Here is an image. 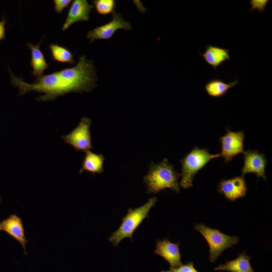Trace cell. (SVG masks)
<instances>
[{"label":"cell","mask_w":272,"mask_h":272,"mask_svg":"<svg viewBox=\"0 0 272 272\" xmlns=\"http://www.w3.org/2000/svg\"><path fill=\"white\" fill-rule=\"evenodd\" d=\"M92 121L87 117H83L78 125L70 133L62 135L63 141L78 151L86 152L93 149L91 143L90 126Z\"/></svg>","instance_id":"obj_5"},{"label":"cell","mask_w":272,"mask_h":272,"mask_svg":"<svg viewBox=\"0 0 272 272\" xmlns=\"http://www.w3.org/2000/svg\"><path fill=\"white\" fill-rule=\"evenodd\" d=\"M157 201V197L154 196L141 207L129 209L122 218L119 228L108 238L109 241L117 247L120 242L126 238H129L132 241L133 233L143 221L149 217V213Z\"/></svg>","instance_id":"obj_2"},{"label":"cell","mask_w":272,"mask_h":272,"mask_svg":"<svg viewBox=\"0 0 272 272\" xmlns=\"http://www.w3.org/2000/svg\"><path fill=\"white\" fill-rule=\"evenodd\" d=\"M119 29L130 30L132 26L128 21L123 19L121 14L114 11L110 21L88 31L86 37L90 44L97 39L109 40Z\"/></svg>","instance_id":"obj_6"},{"label":"cell","mask_w":272,"mask_h":272,"mask_svg":"<svg viewBox=\"0 0 272 272\" xmlns=\"http://www.w3.org/2000/svg\"><path fill=\"white\" fill-rule=\"evenodd\" d=\"M42 39L36 45L29 42L27 43V46L31 50V57L30 64L32 68V73L37 77L42 76L49 66L40 47Z\"/></svg>","instance_id":"obj_15"},{"label":"cell","mask_w":272,"mask_h":272,"mask_svg":"<svg viewBox=\"0 0 272 272\" xmlns=\"http://www.w3.org/2000/svg\"><path fill=\"white\" fill-rule=\"evenodd\" d=\"M0 231H4L18 241L25 254L26 246L28 241L26 238L25 229L21 218L16 214H11L8 218L0 222Z\"/></svg>","instance_id":"obj_11"},{"label":"cell","mask_w":272,"mask_h":272,"mask_svg":"<svg viewBox=\"0 0 272 272\" xmlns=\"http://www.w3.org/2000/svg\"><path fill=\"white\" fill-rule=\"evenodd\" d=\"M160 272H199L194 267V263L192 262L189 261L184 264H181L176 267H170L169 269L167 270H161Z\"/></svg>","instance_id":"obj_20"},{"label":"cell","mask_w":272,"mask_h":272,"mask_svg":"<svg viewBox=\"0 0 272 272\" xmlns=\"http://www.w3.org/2000/svg\"><path fill=\"white\" fill-rule=\"evenodd\" d=\"M48 47L53 60L70 64L75 62L73 53L66 47L53 43L50 44Z\"/></svg>","instance_id":"obj_18"},{"label":"cell","mask_w":272,"mask_h":272,"mask_svg":"<svg viewBox=\"0 0 272 272\" xmlns=\"http://www.w3.org/2000/svg\"><path fill=\"white\" fill-rule=\"evenodd\" d=\"M268 2V0H250L249 1V4L251 6L250 12L256 10L260 13H262L264 11Z\"/></svg>","instance_id":"obj_21"},{"label":"cell","mask_w":272,"mask_h":272,"mask_svg":"<svg viewBox=\"0 0 272 272\" xmlns=\"http://www.w3.org/2000/svg\"><path fill=\"white\" fill-rule=\"evenodd\" d=\"M220 157V154H211L207 149L194 147L183 159L181 164L180 186L187 189L193 186V180L195 175L211 160Z\"/></svg>","instance_id":"obj_3"},{"label":"cell","mask_w":272,"mask_h":272,"mask_svg":"<svg viewBox=\"0 0 272 272\" xmlns=\"http://www.w3.org/2000/svg\"><path fill=\"white\" fill-rule=\"evenodd\" d=\"M218 191L228 200L232 201L244 197L247 191L244 176L222 179L218 183Z\"/></svg>","instance_id":"obj_9"},{"label":"cell","mask_w":272,"mask_h":272,"mask_svg":"<svg viewBox=\"0 0 272 272\" xmlns=\"http://www.w3.org/2000/svg\"><path fill=\"white\" fill-rule=\"evenodd\" d=\"M239 81H234L227 83L219 79H213L209 80L205 86L207 94L214 98H221L225 96L228 91L238 84Z\"/></svg>","instance_id":"obj_17"},{"label":"cell","mask_w":272,"mask_h":272,"mask_svg":"<svg viewBox=\"0 0 272 272\" xmlns=\"http://www.w3.org/2000/svg\"><path fill=\"white\" fill-rule=\"evenodd\" d=\"M245 134L243 131H233L227 129V132L219 138L221 144L220 157L224 158L225 162H230L234 157L243 154Z\"/></svg>","instance_id":"obj_7"},{"label":"cell","mask_w":272,"mask_h":272,"mask_svg":"<svg viewBox=\"0 0 272 272\" xmlns=\"http://www.w3.org/2000/svg\"><path fill=\"white\" fill-rule=\"evenodd\" d=\"M250 256L245 251L239 254L233 260L228 261L216 267L215 270L229 272H255L250 264Z\"/></svg>","instance_id":"obj_14"},{"label":"cell","mask_w":272,"mask_h":272,"mask_svg":"<svg viewBox=\"0 0 272 272\" xmlns=\"http://www.w3.org/2000/svg\"><path fill=\"white\" fill-rule=\"evenodd\" d=\"M244 164L241 170L242 175L252 173L257 177L266 179L265 169L267 165V160L265 155L257 150H247L244 151Z\"/></svg>","instance_id":"obj_8"},{"label":"cell","mask_w":272,"mask_h":272,"mask_svg":"<svg viewBox=\"0 0 272 272\" xmlns=\"http://www.w3.org/2000/svg\"><path fill=\"white\" fill-rule=\"evenodd\" d=\"M71 2V0H54L53 4L55 11L57 13H61Z\"/></svg>","instance_id":"obj_22"},{"label":"cell","mask_w":272,"mask_h":272,"mask_svg":"<svg viewBox=\"0 0 272 272\" xmlns=\"http://www.w3.org/2000/svg\"><path fill=\"white\" fill-rule=\"evenodd\" d=\"M93 7V6L89 4L86 0L74 1L69 9L62 30H67L76 23L88 21Z\"/></svg>","instance_id":"obj_12"},{"label":"cell","mask_w":272,"mask_h":272,"mask_svg":"<svg viewBox=\"0 0 272 272\" xmlns=\"http://www.w3.org/2000/svg\"><path fill=\"white\" fill-rule=\"evenodd\" d=\"M179 245V242L173 243L167 238L158 239L156 241L154 253L163 257L170 267H176L182 264Z\"/></svg>","instance_id":"obj_10"},{"label":"cell","mask_w":272,"mask_h":272,"mask_svg":"<svg viewBox=\"0 0 272 272\" xmlns=\"http://www.w3.org/2000/svg\"><path fill=\"white\" fill-rule=\"evenodd\" d=\"M194 229L205 238L209 246V261L215 263L223 252L236 245L239 240L237 236L227 235L220 230L210 228L205 224H196Z\"/></svg>","instance_id":"obj_4"},{"label":"cell","mask_w":272,"mask_h":272,"mask_svg":"<svg viewBox=\"0 0 272 272\" xmlns=\"http://www.w3.org/2000/svg\"><path fill=\"white\" fill-rule=\"evenodd\" d=\"M204 60L215 71L226 60L230 59L229 50L217 46L207 45L203 53H200Z\"/></svg>","instance_id":"obj_13"},{"label":"cell","mask_w":272,"mask_h":272,"mask_svg":"<svg viewBox=\"0 0 272 272\" xmlns=\"http://www.w3.org/2000/svg\"><path fill=\"white\" fill-rule=\"evenodd\" d=\"M6 20L5 18H3L2 20L0 21V41L5 40L6 38Z\"/></svg>","instance_id":"obj_23"},{"label":"cell","mask_w":272,"mask_h":272,"mask_svg":"<svg viewBox=\"0 0 272 272\" xmlns=\"http://www.w3.org/2000/svg\"><path fill=\"white\" fill-rule=\"evenodd\" d=\"M93 4L97 13L104 16L113 13L116 6L114 0H94Z\"/></svg>","instance_id":"obj_19"},{"label":"cell","mask_w":272,"mask_h":272,"mask_svg":"<svg viewBox=\"0 0 272 272\" xmlns=\"http://www.w3.org/2000/svg\"><path fill=\"white\" fill-rule=\"evenodd\" d=\"M180 176V174L175 170L174 165L169 163L167 158H165L160 163L153 162L151 163L143 181L146 185L148 193H157L166 188L178 193Z\"/></svg>","instance_id":"obj_1"},{"label":"cell","mask_w":272,"mask_h":272,"mask_svg":"<svg viewBox=\"0 0 272 272\" xmlns=\"http://www.w3.org/2000/svg\"><path fill=\"white\" fill-rule=\"evenodd\" d=\"M104 161L105 158L103 154H98L88 151L86 152L79 173L81 174L86 171L92 174H101L104 172Z\"/></svg>","instance_id":"obj_16"}]
</instances>
